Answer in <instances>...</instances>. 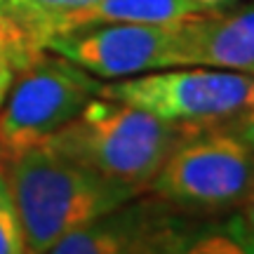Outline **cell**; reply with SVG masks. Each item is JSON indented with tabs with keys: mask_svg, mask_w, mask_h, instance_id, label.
<instances>
[{
	"mask_svg": "<svg viewBox=\"0 0 254 254\" xmlns=\"http://www.w3.org/2000/svg\"><path fill=\"white\" fill-rule=\"evenodd\" d=\"M97 97L129 104L170 123L212 127L252 106L254 75L179 66L99 85Z\"/></svg>",
	"mask_w": 254,
	"mask_h": 254,
	"instance_id": "5",
	"label": "cell"
},
{
	"mask_svg": "<svg viewBox=\"0 0 254 254\" xmlns=\"http://www.w3.org/2000/svg\"><path fill=\"white\" fill-rule=\"evenodd\" d=\"M99 85L80 66L59 55H45V50L19 66L0 106L2 165L71 123L99 94Z\"/></svg>",
	"mask_w": 254,
	"mask_h": 254,
	"instance_id": "3",
	"label": "cell"
},
{
	"mask_svg": "<svg viewBox=\"0 0 254 254\" xmlns=\"http://www.w3.org/2000/svg\"><path fill=\"white\" fill-rule=\"evenodd\" d=\"M97 0H0V14L17 24L36 50H43L47 31L57 19L73 14Z\"/></svg>",
	"mask_w": 254,
	"mask_h": 254,
	"instance_id": "10",
	"label": "cell"
},
{
	"mask_svg": "<svg viewBox=\"0 0 254 254\" xmlns=\"http://www.w3.org/2000/svg\"><path fill=\"white\" fill-rule=\"evenodd\" d=\"M14 71H17L14 64L9 59H5V57H0V106H2V101H5V97L9 92V85L14 80Z\"/></svg>",
	"mask_w": 254,
	"mask_h": 254,
	"instance_id": "16",
	"label": "cell"
},
{
	"mask_svg": "<svg viewBox=\"0 0 254 254\" xmlns=\"http://www.w3.org/2000/svg\"><path fill=\"white\" fill-rule=\"evenodd\" d=\"M205 12L212 9H205L195 0H97L73 14L57 19L45 40L57 33L99 24H179Z\"/></svg>",
	"mask_w": 254,
	"mask_h": 254,
	"instance_id": "9",
	"label": "cell"
},
{
	"mask_svg": "<svg viewBox=\"0 0 254 254\" xmlns=\"http://www.w3.org/2000/svg\"><path fill=\"white\" fill-rule=\"evenodd\" d=\"M0 165H2V160H0Z\"/></svg>",
	"mask_w": 254,
	"mask_h": 254,
	"instance_id": "19",
	"label": "cell"
},
{
	"mask_svg": "<svg viewBox=\"0 0 254 254\" xmlns=\"http://www.w3.org/2000/svg\"><path fill=\"white\" fill-rule=\"evenodd\" d=\"M219 127H224L228 134H233L236 139H240L250 151H254V104L247 106V109H243L240 113H236V116H231V118L224 120V123H219Z\"/></svg>",
	"mask_w": 254,
	"mask_h": 254,
	"instance_id": "14",
	"label": "cell"
},
{
	"mask_svg": "<svg viewBox=\"0 0 254 254\" xmlns=\"http://www.w3.org/2000/svg\"><path fill=\"white\" fill-rule=\"evenodd\" d=\"M252 174L254 151L212 125L174 146L148 190L174 209L224 212L243 202Z\"/></svg>",
	"mask_w": 254,
	"mask_h": 254,
	"instance_id": "4",
	"label": "cell"
},
{
	"mask_svg": "<svg viewBox=\"0 0 254 254\" xmlns=\"http://www.w3.org/2000/svg\"><path fill=\"white\" fill-rule=\"evenodd\" d=\"M0 254H26L24 231L9 190L5 165H0Z\"/></svg>",
	"mask_w": 254,
	"mask_h": 254,
	"instance_id": "12",
	"label": "cell"
},
{
	"mask_svg": "<svg viewBox=\"0 0 254 254\" xmlns=\"http://www.w3.org/2000/svg\"><path fill=\"white\" fill-rule=\"evenodd\" d=\"M182 66L254 75V5L212 9L182 21Z\"/></svg>",
	"mask_w": 254,
	"mask_h": 254,
	"instance_id": "8",
	"label": "cell"
},
{
	"mask_svg": "<svg viewBox=\"0 0 254 254\" xmlns=\"http://www.w3.org/2000/svg\"><path fill=\"white\" fill-rule=\"evenodd\" d=\"M38 52H43V50H36L26 40V36L19 31L17 24H12L7 17L0 14V57L9 59L14 64V68H19L28 59H33Z\"/></svg>",
	"mask_w": 254,
	"mask_h": 254,
	"instance_id": "13",
	"label": "cell"
},
{
	"mask_svg": "<svg viewBox=\"0 0 254 254\" xmlns=\"http://www.w3.org/2000/svg\"><path fill=\"white\" fill-rule=\"evenodd\" d=\"M240 238H243V247H245V254H254V233H250L240 219Z\"/></svg>",
	"mask_w": 254,
	"mask_h": 254,
	"instance_id": "17",
	"label": "cell"
},
{
	"mask_svg": "<svg viewBox=\"0 0 254 254\" xmlns=\"http://www.w3.org/2000/svg\"><path fill=\"white\" fill-rule=\"evenodd\" d=\"M129 202L64 236L40 254H148L177 226L163 200Z\"/></svg>",
	"mask_w": 254,
	"mask_h": 254,
	"instance_id": "7",
	"label": "cell"
},
{
	"mask_svg": "<svg viewBox=\"0 0 254 254\" xmlns=\"http://www.w3.org/2000/svg\"><path fill=\"white\" fill-rule=\"evenodd\" d=\"M148 254H245L240 238V217L228 221L226 228L209 231L202 236H186L174 228Z\"/></svg>",
	"mask_w": 254,
	"mask_h": 254,
	"instance_id": "11",
	"label": "cell"
},
{
	"mask_svg": "<svg viewBox=\"0 0 254 254\" xmlns=\"http://www.w3.org/2000/svg\"><path fill=\"white\" fill-rule=\"evenodd\" d=\"M240 207H243V224L250 233H254V174H252V182H250V189H247L245 198L240 202Z\"/></svg>",
	"mask_w": 254,
	"mask_h": 254,
	"instance_id": "15",
	"label": "cell"
},
{
	"mask_svg": "<svg viewBox=\"0 0 254 254\" xmlns=\"http://www.w3.org/2000/svg\"><path fill=\"white\" fill-rule=\"evenodd\" d=\"M202 127L170 123L129 104L94 99L43 144L111 182L148 190L174 146Z\"/></svg>",
	"mask_w": 254,
	"mask_h": 254,
	"instance_id": "2",
	"label": "cell"
},
{
	"mask_svg": "<svg viewBox=\"0 0 254 254\" xmlns=\"http://www.w3.org/2000/svg\"><path fill=\"white\" fill-rule=\"evenodd\" d=\"M26 254H40L57 240L134 200L129 186L87 170L45 144L5 163Z\"/></svg>",
	"mask_w": 254,
	"mask_h": 254,
	"instance_id": "1",
	"label": "cell"
},
{
	"mask_svg": "<svg viewBox=\"0 0 254 254\" xmlns=\"http://www.w3.org/2000/svg\"><path fill=\"white\" fill-rule=\"evenodd\" d=\"M195 2H200L205 9H224V7H228L233 0H195Z\"/></svg>",
	"mask_w": 254,
	"mask_h": 254,
	"instance_id": "18",
	"label": "cell"
},
{
	"mask_svg": "<svg viewBox=\"0 0 254 254\" xmlns=\"http://www.w3.org/2000/svg\"><path fill=\"white\" fill-rule=\"evenodd\" d=\"M43 50L68 59L94 78L120 80L182 66V21L85 26L50 36Z\"/></svg>",
	"mask_w": 254,
	"mask_h": 254,
	"instance_id": "6",
	"label": "cell"
}]
</instances>
